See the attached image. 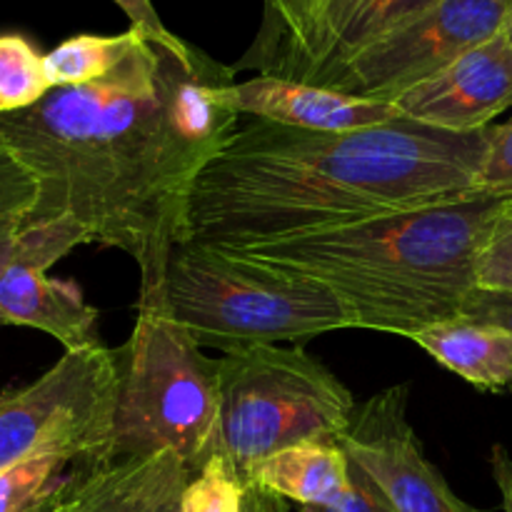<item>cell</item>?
<instances>
[{"instance_id": "obj_1", "label": "cell", "mask_w": 512, "mask_h": 512, "mask_svg": "<svg viewBox=\"0 0 512 512\" xmlns=\"http://www.w3.org/2000/svg\"><path fill=\"white\" fill-rule=\"evenodd\" d=\"M233 80L203 50L180 55L140 38L108 78L0 113V143L38 180L25 223L75 220L90 243L135 260L138 303L165 298L195 178L243 123L218 103Z\"/></svg>"}, {"instance_id": "obj_2", "label": "cell", "mask_w": 512, "mask_h": 512, "mask_svg": "<svg viewBox=\"0 0 512 512\" xmlns=\"http://www.w3.org/2000/svg\"><path fill=\"white\" fill-rule=\"evenodd\" d=\"M488 128L448 133L395 118L315 133L243 120L195 178L188 243L245 250L475 198Z\"/></svg>"}, {"instance_id": "obj_3", "label": "cell", "mask_w": 512, "mask_h": 512, "mask_svg": "<svg viewBox=\"0 0 512 512\" xmlns=\"http://www.w3.org/2000/svg\"><path fill=\"white\" fill-rule=\"evenodd\" d=\"M505 203L465 198L233 253L325 285L355 328L413 338L455 318L478 288L480 253Z\"/></svg>"}, {"instance_id": "obj_4", "label": "cell", "mask_w": 512, "mask_h": 512, "mask_svg": "<svg viewBox=\"0 0 512 512\" xmlns=\"http://www.w3.org/2000/svg\"><path fill=\"white\" fill-rule=\"evenodd\" d=\"M165 303L200 348L223 355L355 328L350 310L325 285L203 243L175 245Z\"/></svg>"}, {"instance_id": "obj_5", "label": "cell", "mask_w": 512, "mask_h": 512, "mask_svg": "<svg viewBox=\"0 0 512 512\" xmlns=\"http://www.w3.org/2000/svg\"><path fill=\"white\" fill-rule=\"evenodd\" d=\"M118 355L110 460L175 453L190 475L215 455L220 365L173 318L165 298L138 303Z\"/></svg>"}, {"instance_id": "obj_6", "label": "cell", "mask_w": 512, "mask_h": 512, "mask_svg": "<svg viewBox=\"0 0 512 512\" xmlns=\"http://www.w3.org/2000/svg\"><path fill=\"white\" fill-rule=\"evenodd\" d=\"M220 365L215 453L240 478L290 445L338 443L355 410L348 385L300 345H250Z\"/></svg>"}, {"instance_id": "obj_7", "label": "cell", "mask_w": 512, "mask_h": 512, "mask_svg": "<svg viewBox=\"0 0 512 512\" xmlns=\"http://www.w3.org/2000/svg\"><path fill=\"white\" fill-rule=\"evenodd\" d=\"M118 355L103 343L65 350L28 388L0 398V473L20 460L63 453L110 465Z\"/></svg>"}, {"instance_id": "obj_8", "label": "cell", "mask_w": 512, "mask_h": 512, "mask_svg": "<svg viewBox=\"0 0 512 512\" xmlns=\"http://www.w3.org/2000/svg\"><path fill=\"white\" fill-rule=\"evenodd\" d=\"M512 0H440L425 13L348 55L313 85L393 103L468 50L505 33Z\"/></svg>"}, {"instance_id": "obj_9", "label": "cell", "mask_w": 512, "mask_h": 512, "mask_svg": "<svg viewBox=\"0 0 512 512\" xmlns=\"http://www.w3.org/2000/svg\"><path fill=\"white\" fill-rule=\"evenodd\" d=\"M408 395V385H393L355 405L338 445L395 512H480L458 498L428 460L408 420Z\"/></svg>"}, {"instance_id": "obj_10", "label": "cell", "mask_w": 512, "mask_h": 512, "mask_svg": "<svg viewBox=\"0 0 512 512\" xmlns=\"http://www.w3.org/2000/svg\"><path fill=\"white\" fill-rule=\"evenodd\" d=\"M398 113L448 133H475L512 108V48L488 40L393 100Z\"/></svg>"}, {"instance_id": "obj_11", "label": "cell", "mask_w": 512, "mask_h": 512, "mask_svg": "<svg viewBox=\"0 0 512 512\" xmlns=\"http://www.w3.org/2000/svg\"><path fill=\"white\" fill-rule=\"evenodd\" d=\"M218 103L243 120H265L315 133L368 130L403 118L393 103L353 98L340 90L275 75L233 80L218 90Z\"/></svg>"}, {"instance_id": "obj_12", "label": "cell", "mask_w": 512, "mask_h": 512, "mask_svg": "<svg viewBox=\"0 0 512 512\" xmlns=\"http://www.w3.org/2000/svg\"><path fill=\"white\" fill-rule=\"evenodd\" d=\"M190 470L175 453L88 468L48 505V512H155L185 488Z\"/></svg>"}, {"instance_id": "obj_13", "label": "cell", "mask_w": 512, "mask_h": 512, "mask_svg": "<svg viewBox=\"0 0 512 512\" xmlns=\"http://www.w3.org/2000/svg\"><path fill=\"white\" fill-rule=\"evenodd\" d=\"M98 318V310L85 303L70 280H53L20 263H10L0 278V325L43 330L65 350H80L100 343Z\"/></svg>"}, {"instance_id": "obj_14", "label": "cell", "mask_w": 512, "mask_h": 512, "mask_svg": "<svg viewBox=\"0 0 512 512\" xmlns=\"http://www.w3.org/2000/svg\"><path fill=\"white\" fill-rule=\"evenodd\" d=\"M435 363L485 393H512V333L483 320H440L413 335Z\"/></svg>"}, {"instance_id": "obj_15", "label": "cell", "mask_w": 512, "mask_h": 512, "mask_svg": "<svg viewBox=\"0 0 512 512\" xmlns=\"http://www.w3.org/2000/svg\"><path fill=\"white\" fill-rule=\"evenodd\" d=\"M245 485L298 508L338 505L350 490V460L338 443L310 440L265 458L250 470Z\"/></svg>"}, {"instance_id": "obj_16", "label": "cell", "mask_w": 512, "mask_h": 512, "mask_svg": "<svg viewBox=\"0 0 512 512\" xmlns=\"http://www.w3.org/2000/svg\"><path fill=\"white\" fill-rule=\"evenodd\" d=\"M328 0H265L263 25L245 58L233 70L288 78L295 60L308 45Z\"/></svg>"}, {"instance_id": "obj_17", "label": "cell", "mask_w": 512, "mask_h": 512, "mask_svg": "<svg viewBox=\"0 0 512 512\" xmlns=\"http://www.w3.org/2000/svg\"><path fill=\"white\" fill-rule=\"evenodd\" d=\"M140 38L145 35L128 28L118 35L83 33L63 40L58 48L45 55V73L50 85L68 88V85H88L108 78L128 58Z\"/></svg>"}, {"instance_id": "obj_18", "label": "cell", "mask_w": 512, "mask_h": 512, "mask_svg": "<svg viewBox=\"0 0 512 512\" xmlns=\"http://www.w3.org/2000/svg\"><path fill=\"white\" fill-rule=\"evenodd\" d=\"M93 465L63 453H43L20 460L0 473V512H33L63 493Z\"/></svg>"}, {"instance_id": "obj_19", "label": "cell", "mask_w": 512, "mask_h": 512, "mask_svg": "<svg viewBox=\"0 0 512 512\" xmlns=\"http://www.w3.org/2000/svg\"><path fill=\"white\" fill-rule=\"evenodd\" d=\"M435 3H440V0H360V3L355 5L353 13H350L345 28L340 30V35L335 38L325 63L320 65V70L313 75L310 83H315L320 75L328 73V70L335 68L338 63H343L348 55L358 53L360 48H365L368 43L378 40L380 35L390 33V30L398 28V25L413 20L415 15L433 8Z\"/></svg>"}, {"instance_id": "obj_20", "label": "cell", "mask_w": 512, "mask_h": 512, "mask_svg": "<svg viewBox=\"0 0 512 512\" xmlns=\"http://www.w3.org/2000/svg\"><path fill=\"white\" fill-rule=\"evenodd\" d=\"M50 90L45 55L25 35H0V113L33 108Z\"/></svg>"}, {"instance_id": "obj_21", "label": "cell", "mask_w": 512, "mask_h": 512, "mask_svg": "<svg viewBox=\"0 0 512 512\" xmlns=\"http://www.w3.org/2000/svg\"><path fill=\"white\" fill-rule=\"evenodd\" d=\"M38 200V180L0 143V278L10 268L20 230Z\"/></svg>"}, {"instance_id": "obj_22", "label": "cell", "mask_w": 512, "mask_h": 512, "mask_svg": "<svg viewBox=\"0 0 512 512\" xmlns=\"http://www.w3.org/2000/svg\"><path fill=\"white\" fill-rule=\"evenodd\" d=\"M245 500V480L223 455L215 453L185 483L180 512H245Z\"/></svg>"}, {"instance_id": "obj_23", "label": "cell", "mask_w": 512, "mask_h": 512, "mask_svg": "<svg viewBox=\"0 0 512 512\" xmlns=\"http://www.w3.org/2000/svg\"><path fill=\"white\" fill-rule=\"evenodd\" d=\"M83 243H90V235L75 220L63 218L50 220V223H25L20 230L13 263L48 273V268H53L60 258H65L70 250Z\"/></svg>"}, {"instance_id": "obj_24", "label": "cell", "mask_w": 512, "mask_h": 512, "mask_svg": "<svg viewBox=\"0 0 512 512\" xmlns=\"http://www.w3.org/2000/svg\"><path fill=\"white\" fill-rule=\"evenodd\" d=\"M473 195L512 200V118L488 128V150L475 178Z\"/></svg>"}, {"instance_id": "obj_25", "label": "cell", "mask_w": 512, "mask_h": 512, "mask_svg": "<svg viewBox=\"0 0 512 512\" xmlns=\"http://www.w3.org/2000/svg\"><path fill=\"white\" fill-rule=\"evenodd\" d=\"M358 3L360 0H328L318 25H315L313 35H310L308 45L303 48L300 58L295 60L288 80H303V83H310V80H313V75L318 73L320 65L325 63L335 38H338L340 30L345 28L350 13H353Z\"/></svg>"}, {"instance_id": "obj_26", "label": "cell", "mask_w": 512, "mask_h": 512, "mask_svg": "<svg viewBox=\"0 0 512 512\" xmlns=\"http://www.w3.org/2000/svg\"><path fill=\"white\" fill-rule=\"evenodd\" d=\"M478 288L512 293V200L503 205L480 253Z\"/></svg>"}, {"instance_id": "obj_27", "label": "cell", "mask_w": 512, "mask_h": 512, "mask_svg": "<svg viewBox=\"0 0 512 512\" xmlns=\"http://www.w3.org/2000/svg\"><path fill=\"white\" fill-rule=\"evenodd\" d=\"M113 3L128 15L130 28L138 30L140 35H145L150 43L173 50V53H180V55H188L195 50L193 45L185 43L183 38H178V35L163 23V18L158 15V8L153 5V0H113Z\"/></svg>"}, {"instance_id": "obj_28", "label": "cell", "mask_w": 512, "mask_h": 512, "mask_svg": "<svg viewBox=\"0 0 512 512\" xmlns=\"http://www.w3.org/2000/svg\"><path fill=\"white\" fill-rule=\"evenodd\" d=\"M295 512H395L378 485L363 473L355 463H350V490L338 505H310Z\"/></svg>"}, {"instance_id": "obj_29", "label": "cell", "mask_w": 512, "mask_h": 512, "mask_svg": "<svg viewBox=\"0 0 512 512\" xmlns=\"http://www.w3.org/2000/svg\"><path fill=\"white\" fill-rule=\"evenodd\" d=\"M465 318L483 320V323L498 325L512 333V293L505 290H490V288H473L468 298L460 305V313Z\"/></svg>"}, {"instance_id": "obj_30", "label": "cell", "mask_w": 512, "mask_h": 512, "mask_svg": "<svg viewBox=\"0 0 512 512\" xmlns=\"http://www.w3.org/2000/svg\"><path fill=\"white\" fill-rule=\"evenodd\" d=\"M490 468H493L495 485H498L500 498H503V512H512V455L503 445H493Z\"/></svg>"}, {"instance_id": "obj_31", "label": "cell", "mask_w": 512, "mask_h": 512, "mask_svg": "<svg viewBox=\"0 0 512 512\" xmlns=\"http://www.w3.org/2000/svg\"><path fill=\"white\" fill-rule=\"evenodd\" d=\"M245 512H295L290 505L280 498H270V495L258 493V490H248V500H245Z\"/></svg>"}, {"instance_id": "obj_32", "label": "cell", "mask_w": 512, "mask_h": 512, "mask_svg": "<svg viewBox=\"0 0 512 512\" xmlns=\"http://www.w3.org/2000/svg\"><path fill=\"white\" fill-rule=\"evenodd\" d=\"M180 493H183V490H178L175 495H170V498L165 500V503L160 505L155 512H180Z\"/></svg>"}, {"instance_id": "obj_33", "label": "cell", "mask_w": 512, "mask_h": 512, "mask_svg": "<svg viewBox=\"0 0 512 512\" xmlns=\"http://www.w3.org/2000/svg\"><path fill=\"white\" fill-rule=\"evenodd\" d=\"M505 38H508V43H510V48H512V18H510L508 28H505Z\"/></svg>"}, {"instance_id": "obj_34", "label": "cell", "mask_w": 512, "mask_h": 512, "mask_svg": "<svg viewBox=\"0 0 512 512\" xmlns=\"http://www.w3.org/2000/svg\"><path fill=\"white\" fill-rule=\"evenodd\" d=\"M58 495H60V493H58ZM58 495H55V498H58ZM55 498H53V500H55ZM53 500H50V503H53ZM50 503H45L43 508H38V510H33V512H48V505H50Z\"/></svg>"}]
</instances>
